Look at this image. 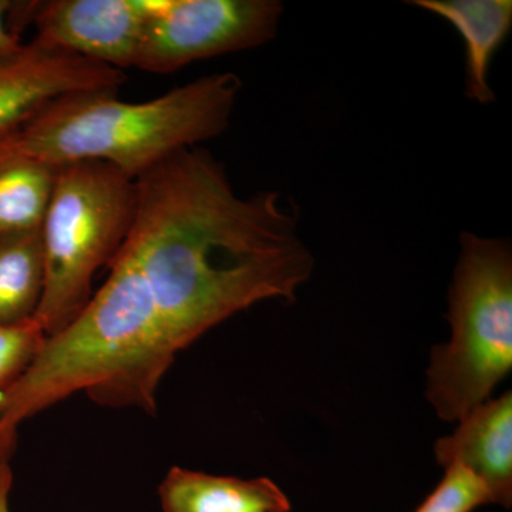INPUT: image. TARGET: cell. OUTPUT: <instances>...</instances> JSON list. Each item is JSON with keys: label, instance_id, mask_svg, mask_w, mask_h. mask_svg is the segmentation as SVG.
<instances>
[{"label": "cell", "instance_id": "cell-1", "mask_svg": "<svg viewBox=\"0 0 512 512\" xmlns=\"http://www.w3.org/2000/svg\"><path fill=\"white\" fill-rule=\"evenodd\" d=\"M133 227L121 251L146 281L178 353L235 313L296 301L315 259L299 210L281 192L242 197L224 165L185 148L136 178Z\"/></svg>", "mask_w": 512, "mask_h": 512}, {"label": "cell", "instance_id": "cell-2", "mask_svg": "<svg viewBox=\"0 0 512 512\" xmlns=\"http://www.w3.org/2000/svg\"><path fill=\"white\" fill-rule=\"evenodd\" d=\"M177 355L143 275L120 251L83 311L47 336L32 365L0 392V464L9 463L23 421L72 394L156 412L158 384Z\"/></svg>", "mask_w": 512, "mask_h": 512}, {"label": "cell", "instance_id": "cell-3", "mask_svg": "<svg viewBox=\"0 0 512 512\" xmlns=\"http://www.w3.org/2000/svg\"><path fill=\"white\" fill-rule=\"evenodd\" d=\"M242 90L235 73H214L144 103L114 90L64 94L0 146L46 163L97 161L140 177L165 158L224 133Z\"/></svg>", "mask_w": 512, "mask_h": 512}, {"label": "cell", "instance_id": "cell-4", "mask_svg": "<svg viewBox=\"0 0 512 512\" xmlns=\"http://www.w3.org/2000/svg\"><path fill=\"white\" fill-rule=\"evenodd\" d=\"M447 319L450 342L431 352L426 394L441 420L460 421L512 369L510 242L461 232Z\"/></svg>", "mask_w": 512, "mask_h": 512}, {"label": "cell", "instance_id": "cell-5", "mask_svg": "<svg viewBox=\"0 0 512 512\" xmlns=\"http://www.w3.org/2000/svg\"><path fill=\"white\" fill-rule=\"evenodd\" d=\"M137 207L136 180L97 161L59 165L40 225L45 288L35 318L47 336L89 303L93 279L126 244Z\"/></svg>", "mask_w": 512, "mask_h": 512}, {"label": "cell", "instance_id": "cell-6", "mask_svg": "<svg viewBox=\"0 0 512 512\" xmlns=\"http://www.w3.org/2000/svg\"><path fill=\"white\" fill-rule=\"evenodd\" d=\"M282 12L278 0H153L134 67L168 74L255 49L274 39Z\"/></svg>", "mask_w": 512, "mask_h": 512}, {"label": "cell", "instance_id": "cell-7", "mask_svg": "<svg viewBox=\"0 0 512 512\" xmlns=\"http://www.w3.org/2000/svg\"><path fill=\"white\" fill-rule=\"evenodd\" d=\"M147 0H49L26 3L36 40L123 72L136 66Z\"/></svg>", "mask_w": 512, "mask_h": 512}, {"label": "cell", "instance_id": "cell-8", "mask_svg": "<svg viewBox=\"0 0 512 512\" xmlns=\"http://www.w3.org/2000/svg\"><path fill=\"white\" fill-rule=\"evenodd\" d=\"M119 69L43 45L39 40L0 52V140L64 94L114 90Z\"/></svg>", "mask_w": 512, "mask_h": 512}, {"label": "cell", "instance_id": "cell-9", "mask_svg": "<svg viewBox=\"0 0 512 512\" xmlns=\"http://www.w3.org/2000/svg\"><path fill=\"white\" fill-rule=\"evenodd\" d=\"M437 461L461 466L487 488L491 504L512 505V394L478 404L450 436L437 440Z\"/></svg>", "mask_w": 512, "mask_h": 512}, {"label": "cell", "instance_id": "cell-10", "mask_svg": "<svg viewBox=\"0 0 512 512\" xmlns=\"http://www.w3.org/2000/svg\"><path fill=\"white\" fill-rule=\"evenodd\" d=\"M446 20L466 46V96L480 104L493 103L488 82L495 53L512 28L511 0H412L407 2Z\"/></svg>", "mask_w": 512, "mask_h": 512}, {"label": "cell", "instance_id": "cell-11", "mask_svg": "<svg viewBox=\"0 0 512 512\" xmlns=\"http://www.w3.org/2000/svg\"><path fill=\"white\" fill-rule=\"evenodd\" d=\"M163 512H289L284 491L261 477L241 480L173 467L160 485Z\"/></svg>", "mask_w": 512, "mask_h": 512}, {"label": "cell", "instance_id": "cell-12", "mask_svg": "<svg viewBox=\"0 0 512 512\" xmlns=\"http://www.w3.org/2000/svg\"><path fill=\"white\" fill-rule=\"evenodd\" d=\"M45 288L40 228L0 232V325L35 318Z\"/></svg>", "mask_w": 512, "mask_h": 512}, {"label": "cell", "instance_id": "cell-13", "mask_svg": "<svg viewBox=\"0 0 512 512\" xmlns=\"http://www.w3.org/2000/svg\"><path fill=\"white\" fill-rule=\"evenodd\" d=\"M59 165L0 146V232L42 225Z\"/></svg>", "mask_w": 512, "mask_h": 512}, {"label": "cell", "instance_id": "cell-14", "mask_svg": "<svg viewBox=\"0 0 512 512\" xmlns=\"http://www.w3.org/2000/svg\"><path fill=\"white\" fill-rule=\"evenodd\" d=\"M46 339L45 329L36 318L0 325V392L26 372Z\"/></svg>", "mask_w": 512, "mask_h": 512}, {"label": "cell", "instance_id": "cell-15", "mask_svg": "<svg viewBox=\"0 0 512 512\" xmlns=\"http://www.w3.org/2000/svg\"><path fill=\"white\" fill-rule=\"evenodd\" d=\"M491 504L487 488L461 466L446 467V476L414 512H473Z\"/></svg>", "mask_w": 512, "mask_h": 512}, {"label": "cell", "instance_id": "cell-16", "mask_svg": "<svg viewBox=\"0 0 512 512\" xmlns=\"http://www.w3.org/2000/svg\"><path fill=\"white\" fill-rule=\"evenodd\" d=\"M13 6H15V2L0 0V52H6V50H12L22 45L18 30L10 25Z\"/></svg>", "mask_w": 512, "mask_h": 512}, {"label": "cell", "instance_id": "cell-17", "mask_svg": "<svg viewBox=\"0 0 512 512\" xmlns=\"http://www.w3.org/2000/svg\"><path fill=\"white\" fill-rule=\"evenodd\" d=\"M13 473L9 463L0 464V512L9 511V495L12 491Z\"/></svg>", "mask_w": 512, "mask_h": 512}]
</instances>
